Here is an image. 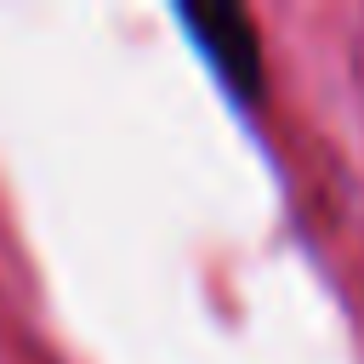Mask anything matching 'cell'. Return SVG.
Segmentation results:
<instances>
[{"label": "cell", "instance_id": "6da1fadb", "mask_svg": "<svg viewBox=\"0 0 364 364\" xmlns=\"http://www.w3.org/2000/svg\"><path fill=\"white\" fill-rule=\"evenodd\" d=\"M176 23L193 40V51L205 57V68L216 74V85L233 97V108L256 114L267 97V57H262V34H256L250 11L228 6V0H182Z\"/></svg>", "mask_w": 364, "mask_h": 364}]
</instances>
